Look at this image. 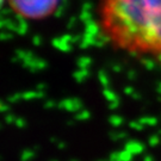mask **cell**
Masks as SVG:
<instances>
[{
	"label": "cell",
	"mask_w": 161,
	"mask_h": 161,
	"mask_svg": "<svg viewBox=\"0 0 161 161\" xmlns=\"http://www.w3.org/2000/svg\"><path fill=\"white\" fill-rule=\"evenodd\" d=\"M52 44L54 46V48H56L58 50H61V52H70L72 50V47L69 46L68 43H64L61 41V38H58V37H55V38H53L52 41Z\"/></svg>",
	"instance_id": "cell-4"
},
{
	"label": "cell",
	"mask_w": 161,
	"mask_h": 161,
	"mask_svg": "<svg viewBox=\"0 0 161 161\" xmlns=\"http://www.w3.org/2000/svg\"><path fill=\"white\" fill-rule=\"evenodd\" d=\"M13 38L11 32H0V41H10Z\"/></svg>",
	"instance_id": "cell-13"
},
{
	"label": "cell",
	"mask_w": 161,
	"mask_h": 161,
	"mask_svg": "<svg viewBox=\"0 0 161 161\" xmlns=\"http://www.w3.org/2000/svg\"><path fill=\"white\" fill-rule=\"evenodd\" d=\"M35 156L34 149H25L20 154V161H30Z\"/></svg>",
	"instance_id": "cell-6"
},
{
	"label": "cell",
	"mask_w": 161,
	"mask_h": 161,
	"mask_svg": "<svg viewBox=\"0 0 161 161\" xmlns=\"http://www.w3.org/2000/svg\"><path fill=\"white\" fill-rule=\"evenodd\" d=\"M72 161H75V160H72Z\"/></svg>",
	"instance_id": "cell-38"
},
{
	"label": "cell",
	"mask_w": 161,
	"mask_h": 161,
	"mask_svg": "<svg viewBox=\"0 0 161 161\" xmlns=\"http://www.w3.org/2000/svg\"><path fill=\"white\" fill-rule=\"evenodd\" d=\"M100 38L132 56L161 60V0H111L102 8Z\"/></svg>",
	"instance_id": "cell-1"
},
{
	"label": "cell",
	"mask_w": 161,
	"mask_h": 161,
	"mask_svg": "<svg viewBox=\"0 0 161 161\" xmlns=\"http://www.w3.org/2000/svg\"><path fill=\"white\" fill-rule=\"evenodd\" d=\"M60 38H61V41L64 42V43H68V42H72V38H73V37H72L70 35H64V36L60 37Z\"/></svg>",
	"instance_id": "cell-22"
},
{
	"label": "cell",
	"mask_w": 161,
	"mask_h": 161,
	"mask_svg": "<svg viewBox=\"0 0 161 161\" xmlns=\"http://www.w3.org/2000/svg\"><path fill=\"white\" fill-rule=\"evenodd\" d=\"M8 5L13 11L23 14L25 18L41 19L55 12L58 1L55 0H13Z\"/></svg>",
	"instance_id": "cell-2"
},
{
	"label": "cell",
	"mask_w": 161,
	"mask_h": 161,
	"mask_svg": "<svg viewBox=\"0 0 161 161\" xmlns=\"http://www.w3.org/2000/svg\"><path fill=\"white\" fill-rule=\"evenodd\" d=\"M28 30H29V24H28V22H26V19H24V20H22L20 23H18V32L17 34L19 35H25L26 32H28Z\"/></svg>",
	"instance_id": "cell-7"
},
{
	"label": "cell",
	"mask_w": 161,
	"mask_h": 161,
	"mask_svg": "<svg viewBox=\"0 0 161 161\" xmlns=\"http://www.w3.org/2000/svg\"><path fill=\"white\" fill-rule=\"evenodd\" d=\"M14 19L17 20L18 23H20L22 20H24V19H25V17H24L23 14H20V13H16V14H14Z\"/></svg>",
	"instance_id": "cell-23"
},
{
	"label": "cell",
	"mask_w": 161,
	"mask_h": 161,
	"mask_svg": "<svg viewBox=\"0 0 161 161\" xmlns=\"http://www.w3.org/2000/svg\"><path fill=\"white\" fill-rule=\"evenodd\" d=\"M11 61L12 62H18V61H20V60H19L17 56H13V58H11Z\"/></svg>",
	"instance_id": "cell-28"
},
{
	"label": "cell",
	"mask_w": 161,
	"mask_h": 161,
	"mask_svg": "<svg viewBox=\"0 0 161 161\" xmlns=\"http://www.w3.org/2000/svg\"><path fill=\"white\" fill-rule=\"evenodd\" d=\"M16 117H14V115H12V114H7V115H5V122L7 123V124H12V123H16Z\"/></svg>",
	"instance_id": "cell-14"
},
{
	"label": "cell",
	"mask_w": 161,
	"mask_h": 161,
	"mask_svg": "<svg viewBox=\"0 0 161 161\" xmlns=\"http://www.w3.org/2000/svg\"><path fill=\"white\" fill-rule=\"evenodd\" d=\"M4 19H5V18H4V16H3L1 12H0V20H4Z\"/></svg>",
	"instance_id": "cell-33"
},
{
	"label": "cell",
	"mask_w": 161,
	"mask_h": 161,
	"mask_svg": "<svg viewBox=\"0 0 161 161\" xmlns=\"http://www.w3.org/2000/svg\"><path fill=\"white\" fill-rule=\"evenodd\" d=\"M36 88H37L38 92H44V90L47 88V85L44 84V82H40V84L36 85Z\"/></svg>",
	"instance_id": "cell-21"
},
{
	"label": "cell",
	"mask_w": 161,
	"mask_h": 161,
	"mask_svg": "<svg viewBox=\"0 0 161 161\" xmlns=\"http://www.w3.org/2000/svg\"><path fill=\"white\" fill-rule=\"evenodd\" d=\"M64 10H66V7L58 4V7H56V10H55V12H54L55 17H56V18H61V17H62V16H64Z\"/></svg>",
	"instance_id": "cell-10"
},
{
	"label": "cell",
	"mask_w": 161,
	"mask_h": 161,
	"mask_svg": "<svg viewBox=\"0 0 161 161\" xmlns=\"http://www.w3.org/2000/svg\"><path fill=\"white\" fill-rule=\"evenodd\" d=\"M23 99L24 100H30V99H38V92L36 91H28V92L23 93Z\"/></svg>",
	"instance_id": "cell-8"
},
{
	"label": "cell",
	"mask_w": 161,
	"mask_h": 161,
	"mask_svg": "<svg viewBox=\"0 0 161 161\" xmlns=\"http://www.w3.org/2000/svg\"><path fill=\"white\" fill-rule=\"evenodd\" d=\"M64 146H66V144H64V142H58V147L60 148V149H64Z\"/></svg>",
	"instance_id": "cell-26"
},
{
	"label": "cell",
	"mask_w": 161,
	"mask_h": 161,
	"mask_svg": "<svg viewBox=\"0 0 161 161\" xmlns=\"http://www.w3.org/2000/svg\"><path fill=\"white\" fill-rule=\"evenodd\" d=\"M79 38H80L79 36H74V37L72 38V42H78V41H79Z\"/></svg>",
	"instance_id": "cell-30"
},
{
	"label": "cell",
	"mask_w": 161,
	"mask_h": 161,
	"mask_svg": "<svg viewBox=\"0 0 161 161\" xmlns=\"http://www.w3.org/2000/svg\"><path fill=\"white\" fill-rule=\"evenodd\" d=\"M32 43H34V46L40 47L42 44V37H41L40 35H35L34 37H32Z\"/></svg>",
	"instance_id": "cell-15"
},
{
	"label": "cell",
	"mask_w": 161,
	"mask_h": 161,
	"mask_svg": "<svg viewBox=\"0 0 161 161\" xmlns=\"http://www.w3.org/2000/svg\"><path fill=\"white\" fill-rule=\"evenodd\" d=\"M80 18L84 20V22H87V23H88V22H91V20H90V19H91V14H90V13H87V12H85V11L81 13Z\"/></svg>",
	"instance_id": "cell-18"
},
{
	"label": "cell",
	"mask_w": 161,
	"mask_h": 161,
	"mask_svg": "<svg viewBox=\"0 0 161 161\" xmlns=\"http://www.w3.org/2000/svg\"><path fill=\"white\" fill-rule=\"evenodd\" d=\"M67 124H68V125H73V122L69 121V122H67Z\"/></svg>",
	"instance_id": "cell-34"
},
{
	"label": "cell",
	"mask_w": 161,
	"mask_h": 161,
	"mask_svg": "<svg viewBox=\"0 0 161 161\" xmlns=\"http://www.w3.org/2000/svg\"><path fill=\"white\" fill-rule=\"evenodd\" d=\"M79 119H84V118H86V117H88V114L87 112H82V114H80V115L76 116Z\"/></svg>",
	"instance_id": "cell-25"
},
{
	"label": "cell",
	"mask_w": 161,
	"mask_h": 161,
	"mask_svg": "<svg viewBox=\"0 0 161 161\" xmlns=\"http://www.w3.org/2000/svg\"><path fill=\"white\" fill-rule=\"evenodd\" d=\"M40 149V146H35L34 147V152H36V150H38Z\"/></svg>",
	"instance_id": "cell-32"
},
{
	"label": "cell",
	"mask_w": 161,
	"mask_h": 161,
	"mask_svg": "<svg viewBox=\"0 0 161 161\" xmlns=\"http://www.w3.org/2000/svg\"><path fill=\"white\" fill-rule=\"evenodd\" d=\"M80 102L78 99H64L58 104V109H66L70 112H74L78 109H80Z\"/></svg>",
	"instance_id": "cell-3"
},
{
	"label": "cell",
	"mask_w": 161,
	"mask_h": 161,
	"mask_svg": "<svg viewBox=\"0 0 161 161\" xmlns=\"http://www.w3.org/2000/svg\"><path fill=\"white\" fill-rule=\"evenodd\" d=\"M4 4H5V1H4V0H0V12H1V10L4 8V7H3Z\"/></svg>",
	"instance_id": "cell-29"
},
{
	"label": "cell",
	"mask_w": 161,
	"mask_h": 161,
	"mask_svg": "<svg viewBox=\"0 0 161 161\" xmlns=\"http://www.w3.org/2000/svg\"><path fill=\"white\" fill-rule=\"evenodd\" d=\"M5 28V24H4V20H0V30Z\"/></svg>",
	"instance_id": "cell-31"
},
{
	"label": "cell",
	"mask_w": 161,
	"mask_h": 161,
	"mask_svg": "<svg viewBox=\"0 0 161 161\" xmlns=\"http://www.w3.org/2000/svg\"><path fill=\"white\" fill-rule=\"evenodd\" d=\"M50 142H52V143H56V144H58V140H56L55 137H52V138H50Z\"/></svg>",
	"instance_id": "cell-27"
},
{
	"label": "cell",
	"mask_w": 161,
	"mask_h": 161,
	"mask_svg": "<svg viewBox=\"0 0 161 161\" xmlns=\"http://www.w3.org/2000/svg\"><path fill=\"white\" fill-rule=\"evenodd\" d=\"M75 20H76V18H75V17H72V18H70V19H69L68 24H67V28H68V29H70V28H72V26L74 25Z\"/></svg>",
	"instance_id": "cell-24"
},
{
	"label": "cell",
	"mask_w": 161,
	"mask_h": 161,
	"mask_svg": "<svg viewBox=\"0 0 161 161\" xmlns=\"http://www.w3.org/2000/svg\"><path fill=\"white\" fill-rule=\"evenodd\" d=\"M8 110H10V105L3 103V102L0 100V112H7Z\"/></svg>",
	"instance_id": "cell-20"
},
{
	"label": "cell",
	"mask_w": 161,
	"mask_h": 161,
	"mask_svg": "<svg viewBox=\"0 0 161 161\" xmlns=\"http://www.w3.org/2000/svg\"><path fill=\"white\" fill-rule=\"evenodd\" d=\"M1 160H3V156H0V161H1Z\"/></svg>",
	"instance_id": "cell-35"
},
{
	"label": "cell",
	"mask_w": 161,
	"mask_h": 161,
	"mask_svg": "<svg viewBox=\"0 0 161 161\" xmlns=\"http://www.w3.org/2000/svg\"><path fill=\"white\" fill-rule=\"evenodd\" d=\"M0 129H1V124H0Z\"/></svg>",
	"instance_id": "cell-36"
},
{
	"label": "cell",
	"mask_w": 161,
	"mask_h": 161,
	"mask_svg": "<svg viewBox=\"0 0 161 161\" xmlns=\"http://www.w3.org/2000/svg\"><path fill=\"white\" fill-rule=\"evenodd\" d=\"M26 55H28V50H22V49H17L16 50V56L19 60H22V61H24L26 58Z\"/></svg>",
	"instance_id": "cell-11"
},
{
	"label": "cell",
	"mask_w": 161,
	"mask_h": 161,
	"mask_svg": "<svg viewBox=\"0 0 161 161\" xmlns=\"http://www.w3.org/2000/svg\"><path fill=\"white\" fill-rule=\"evenodd\" d=\"M36 66H37V69L41 70V69H46L48 67V64H47V61H44L43 58H37V64H36Z\"/></svg>",
	"instance_id": "cell-12"
},
{
	"label": "cell",
	"mask_w": 161,
	"mask_h": 161,
	"mask_svg": "<svg viewBox=\"0 0 161 161\" xmlns=\"http://www.w3.org/2000/svg\"><path fill=\"white\" fill-rule=\"evenodd\" d=\"M14 124H16L18 128H25V127H26V122H25V119H24V118H17Z\"/></svg>",
	"instance_id": "cell-17"
},
{
	"label": "cell",
	"mask_w": 161,
	"mask_h": 161,
	"mask_svg": "<svg viewBox=\"0 0 161 161\" xmlns=\"http://www.w3.org/2000/svg\"><path fill=\"white\" fill-rule=\"evenodd\" d=\"M4 24H5V29H7L10 32H18V24H16L10 18H5L4 19Z\"/></svg>",
	"instance_id": "cell-5"
},
{
	"label": "cell",
	"mask_w": 161,
	"mask_h": 161,
	"mask_svg": "<svg viewBox=\"0 0 161 161\" xmlns=\"http://www.w3.org/2000/svg\"><path fill=\"white\" fill-rule=\"evenodd\" d=\"M13 13V10H12L11 7H4L3 10H1V14L3 16H10Z\"/></svg>",
	"instance_id": "cell-19"
},
{
	"label": "cell",
	"mask_w": 161,
	"mask_h": 161,
	"mask_svg": "<svg viewBox=\"0 0 161 161\" xmlns=\"http://www.w3.org/2000/svg\"><path fill=\"white\" fill-rule=\"evenodd\" d=\"M20 99H23V93H14V94H12L10 97H7V102L11 104H14L19 102Z\"/></svg>",
	"instance_id": "cell-9"
},
{
	"label": "cell",
	"mask_w": 161,
	"mask_h": 161,
	"mask_svg": "<svg viewBox=\"0 0 161 161\" xmlns=\"http://www.w3.org/2000/svg\"><path fill=\"white\" fill-rule=\"evenodd\" d=\"M53 161H58V160H53Z\"/></svg>",
	"instance_id": "cell-37"
},
{
	"label": "cell",
	"mask_w": 161,
	"mask_h": 161,
	"mask_svg": "<svg viewBox=\"0 0 161 161\" xmlns=\"http://www.w3.org/2000/svg\"><path fill=\"white\" fill-rule=\"evenodd\" d=\"M43 106H44V109H53V108L58 106V104L55 103L54 100H47Z\"/></svg>",
	"instance_id": "cell-16"
}]
</instances>
